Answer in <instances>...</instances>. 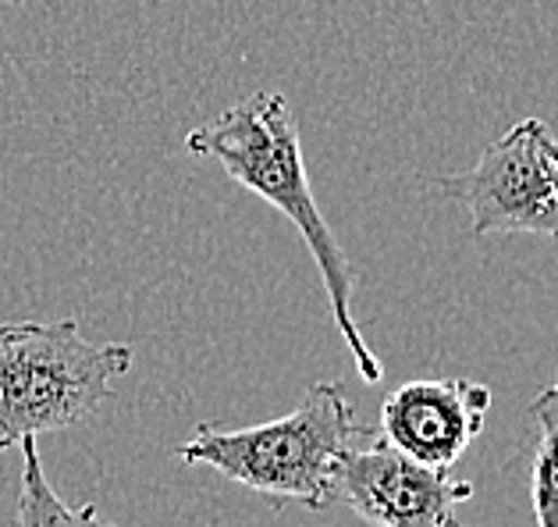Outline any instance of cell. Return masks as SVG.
Returning <instances> with one entry per match:
<instances>
[{
    "instance_id": "1",
    "label": "cell",
    "mask_w": 558,
    "mask_h": 527,
    "mask_svg": "<svg viewBox=\"0 0 558 527\" xmlns=\"http://www.w3.org/2000/svg\"><path fill=\"white\" fill-rule=\"evenodd\" d=\"M185 151L196 157L217 160L231 179L242 189H250L281 211L284 218L295 225V232L303 236L313 261L320 267L324 289H328V303L338 332L352 354V363L366 385H374L385 378V368L374 357V349L366 346L356 318H352V278L349 256L338 247L331 225L324 221V214L313 200L310 175L303 165V140H299V121L292 115L289 100L275 89H260L253 97L239 100L217 118L203 121L185 136Z\"/></svg>"
},
{
    "instance_id": "2",
    "label": "cell",
    "mask_w": 558,
    "mask_h": 527,
    "mask_svg": "<svg viewBox=\"0 0 558 527\" xmlns=\"http://www.w3.org/2000/svg\"><path fill=\"white\" fill-rule=\"evenodd\" d=\"M374 435L360 424L342 385L317 382L303 403L275 421L228 431L221 424H196L179 450L189 467H214L228 481L275 503L328 510L335 503V475L349 450Z\"/></svg>"
},
{
    "instance_id": "3",
    "label": "cell",
    "mask_w": 558,
    "mask_h": 527,
    "mask_svg": "<svg viewBox=\"0 0 558 527\" xmlns=\"http://www.w3.org/2000/svg\"><path fill=\"white\" fill-rule=\"evenodd\" d=\"M132 360L129 343H89L75 318L0 324V456L89 421Z\"/></svg>"
},
{
    "instance_id": "4",
    "label": "cell",
    "mask_w": 558,
    "mask_h": 527,
    "mask_svg": "<svg viewBox=\"0 0 558 527\" xmlns=\"http://www.w3.org/2000/svg\"><path fill=\"white\" fill-rule=\"evenodd\" d=\"M438 189L470 211L473 236L558 239V136L541 118H523L470 171L445 175Z\"/></svg>"
},
{
    "instance_id": "5",
    "label": "cell",
    "mask_w": 558,
    "mask_h": 527,
    "mask_svg": "<svg viewBox=\"0 0 558 527\" xmlns=\"http://www.w3.org/2000/svg\"><path fill=\"white\" fill-rule=\"evenodd\" d=\"M470 499L473 481L420 464L377 431L345 453L335 475V503L374 527H462L459 506Z\"/></svg>"
},
{
    "instance_id": "6",
    "label": "cell",
    "mask_w": 558,
    "mask_h": 527,
    "mask_svg": "<svg viewBox=\"0 0 558 527\" xmlns=\"http://www.w3.org/2000/svg\"><path fill=\"white\" fill-rule=\"evenodd\" d=\"M492 388L473 378H430L395 388L380 403V435L427 467L448 470L481 439Z\"/></svg>"
},
{
    "instance_id": "7",
    "label": "cell",
    "mask_w": 558,
    "mask_h": 527,
    "mask_svg": "<svg viewBox=\"0 0 558 527\" xmlns=\"http://www.w3.org/2000/svg\"><path fill=\"white\" fill-rule=\"evenodd\" d=\"M19 527H111L97 520V506H68L50 489V478L39 464L36 439L22 442V481H19Z\"/></svg>"
},
{
    "instance_id": "8",
    "label": "cell",
    "mask_w": 558,
    "mask_h": 527,
    "mask_svg": "<svg viewBox=\"0 0 558 527\" xmlns=\"http://www.w3.org/2000/svg\"><path fill=\"white\" fill-rule=\"evenodd\" d=\"M530 414L537 421L534 475H530L534 517L537 527H558V378L534 399Z\"/></svg>"
},
{
    "instance_id": "9",
    "label": "cell",
    "mask_w": 558,
    "mask_h": 527,
    "mask_svg": "<svg viewBox=\"0 0 558 527\" xmlns=\"http://www.w3.org/2000/svg\"><path fill=\"white\" fill-rule=\"evenodd\" d=\"M4 4H25V0H4Z\"/></svg>"
}]
</instances>
